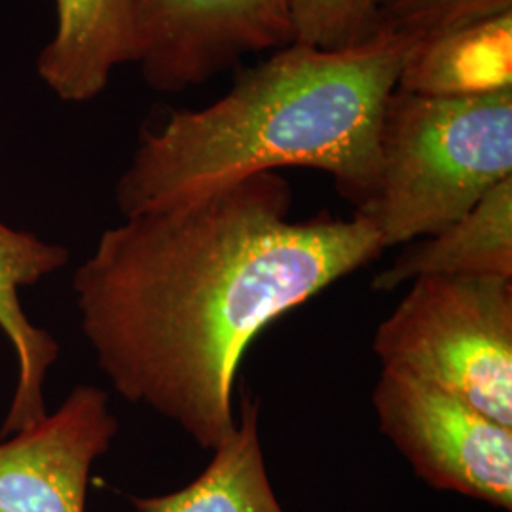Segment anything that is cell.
Segmentation results:
<instances>
[{
	"label": "cell",
	"mask_w": 512,
	"mask_h": 512,
	"mask_svg": "<svg viewBox=\"0 0 512 512\" xmlns=\"http://www.w3.org/2000/svg\"><path fill=\"white\" fill-rule=\"evenodd\" d=\"M293 188L258 173L101 234L73 279L99 370L203 450L236 429L234 385L256 336L384 253L372 220L291 219Z\"/></svg>",
	"instance_id": "obj_1"
},
{
	"label": "cell",
	"mask_w": 512,
	"mask_h": 512,
	"mask_svg": "<svg viewBox=\"0 0 512 512\" xmlns=\"http://www.w3.org/2000/svg\"><path fill=\"white\" fill-rule=\"evenodd\" d=\"M420 38L372 33L342 50L289 44L243 71L203 109L143 131L116 184L124 219L283 167L332 177L365 215L378 190V129Z\"/></svg>",
	"instance_id": "obj_2"
},
{
	"label": "cell",
	"mask_w": 512,
	"mask_h": 512,
	"mask_svg": "<svg viewBox=\"0 0 512 512\" xmlns=\"http://www.w3.org/2000/svg\"><path fill=\"white\" fill-rule=\"evenodd\" d=\"M512 179V90L429 97L395 88L378 129V190L363 217L384 249L437 234Z\"/></svg>",
	"instance_id": "obj_3"
},
{
	"label": "cell",
	"mask_w": 512,
	"mask_h": 512,
	"mask_svg": "<svg viewBox=\"0 0 512 512\" xmlns=\"http://www.w3.org/2000/svg\"><path fill=\"white\" fill-rule=\"evenodd\" d=\"M372 349L385 370L440 387L512 427V277L414 279Z\"/></svg>",
	"instance_id": "obj_4"
},
{
	"label": "cell",
	"mask_w": 512,
	"mask_h": 512,
	"mask_svg": "<svg viewBox=\"0 0 512 512\" xmlns=\"http://www.w3.org/2000/svg\"><path fill=\"white\" fill-rule=\"evenodd\" d=\"M380 431L425 484L512 509V427L456 395L385 370L372 393Z\"/></svg>",
	"instance_id": "obj_5"
},
{
	"label": "cell",
	"mask_w": 512,
	"mask_h": 512,
	"mask_svg": "<svg viewBox=\"0 0 512 512\" xmlns=\"http://www.w3.org/2000/svg\"><path fill=\"white\" fill-rule=\"evenodd\" d=\"M131 14L133 63L154 92H186L294 42L291 0H131Z\"/></svg>",
	"instance_id": "obj_6"
},
{
	"label": "cell",
	"mask_w": 512,
	"mask_h": 512,
	"mask_svg": "<svg viewBox=\"0 0 512 512\" xmlns=\"http://www.w3.org/2000/svg\"><path fill=\"white\" fill-rule=\"evenodd\" d=\"M116 433L109 395L76 385L55 412L0 442V512H86L93 463Z\"/></svg>",
	"instance_id": "obj_7"
},
{
	"label": "cell",
	"mask_w": 512,
	"mask_h": 512,
	"mask_svg": "<svg viewBox=\"0 0 512 512\" xmlns=\"http://www.w3.org/2000/svg\"><path fill=\"white\" fill-rule=\"evenodd\" d=\"M67 262V247L48 243L33 232L16 230L0 220V330L16 357V389L0 427L2 439L48 414L44 384L59 357L54 336L38 329L27 317L19 291L55 274Z\"/></svg>",
	"instance_id": "obj_8"
},
{
	"label": "cell",
	"mask_w": 512,
	"mask_h": 512,
	"mask_svg": "<svg viewBox=\"0 0 512 512\" xmlns=\"http://www.w3.org/2000/svg\"><path fill=\"white\" fill-rule=\"evenodd\" d=\"M52 2L54 35L38 54V76L65 103L92 101L118 67L133 63L131 0Z\"/></svg>",
	"instance_id": "obj_9"
},
{
	"label": "cell",
	"mask_w": 512,
	"mask_h": 512,
	"mask_svg": "<svg viewBox=\"0 0 512 512\" xmlns=\"http://www.w3.org/2000/svg\"><path fill=\"white\" fill-rule=\"evenodd\" d=\"M397 88L429 97H480L512 90V10L423 38Z\"/></svg>",
	"instance_id": "obj_10"
},
{
	"label": "cell",
	"mask_w": 512,
	"mask_h": 512,
	"mask_svg": "<svg viewBox=\"0 0 512 512\" xmlns=\"http://www.w3.org/2000/svg\"><path fill=\"white\" fill-rule=\"evenodd\" d=\"M427 275L512 277V179L497 184L461 219L406 247L374 277L372 289L391 293Z\"/></svg>",
	"instance_id": "obj_11"
},
{
	"label": "cell",
	"mask_w": 512,
	"mask_h": 512,
	"mask_svg": "<svg viewBox=\"0 0 512 512\" xmlns=\"http://www.w3.org/2000/svg\"><path fill=\"white\" fill-rule=\"evenodd\" d=\"M258 410V399L243 391L236 429L213 450L202 475L171 494L133 497L135 511L285 512L266 469Z\"/></svg>",
	"instance_id": "obj_12"
},
{
	"label": "cell",
	"mask_w": 512,
	"mask_h": 512,
	"mask_svg": "<svg viewBox=\"0 0 512 512\" xmlns=\"http://www.w3.org/2000/svg\"><path fill=\"white\" fill-rule=\"evenodd\" d=\"M511 10L512 0H374L372 33L423 40Z\"/></svg>",
	"instance_id": "obj_13"
},
{
	"label": "cell",
	"mask_w": 512,
	"mask_h": 512,
	"mask_svg": "<svg viewBox=\"0 0 512 512\" xmlns=\"http://www.w3.org/2000/svg\"><path fill=\"white\" fill-rule=\"evenodd\" d=\"M374 0H291L294 42L342 50L372 35Z\"/></svg>",
	"instance_id": "obj_14"
}]
</instances>
